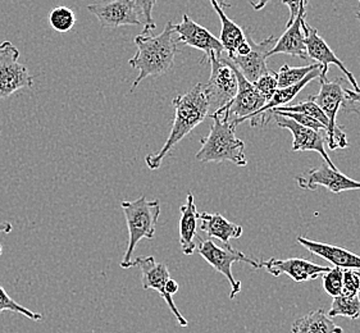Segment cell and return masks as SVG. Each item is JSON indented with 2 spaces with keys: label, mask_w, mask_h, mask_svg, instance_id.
<instances>
[{
  "label": "cell",
  "mask_w": 360,
  "mask_h": 333,
  "mask_svg": "<svg viewBox=\"0 0 360 333\" xmlns=\"http://www.w3.org/2000/svg\"><path fill=\"white\" fill-rule=\"evenodd\" d=\"M328 317H346L349 319H358L360 317V299L356 296L339 295L333 297L331 309L327 313Z\"/></svg>",
  "instance_id": "obj_25"
},
{
  "label": "cell",
  "mask_w": 360,
  "mask_h": 333,
  "mask_svg": "<svg viewBox=\"0 0 360 333\" xmlns=\"http://www.w3.org/2000/svg\"><path fill=\"white\" fill-rule=\"evenodd\" d=\"M318 67H322L319 63H313V65H304V67H290V65H282L280 71L277 73V85L278 89L282 87L292 86L297 82L303 81L313 70Z\"/></svg>",
  "instance_id": "obj_27"
},
{
  "label": "cell",
  "mask_w": 360,
  "mask_h": 333,
  "mask_svg": "<svg viewBox=\"0 0 360 333\" xmlns=\"http://www.w3.org/2000/svg\"><path fill=\"white\" fill-rule=\"evenodd\" d=\"M291 333H344V331L323 309H318L296 319L291 327Z\"/></svg>",
  "instance_id": "obj_24"
},
{
  "label": "cell",
  "mask_w": 360,
  "mask_h": 333,
  "mask_svg": "<svg viewBox=\"0 0 360 333\" xmlns=\"http://www.w3.org/2000/svg\"><path fill=\"white\" fill-rule=\"evenodd\" d=\"M20 51L11 41L0 44V99L34 85L29 70L18 62Z\"/></svg>",
  "instance_id": "obj_8"
},
{
  "label": "cell",
  "mask_w": 360,
  "mask_h": 333,
  "mask_svg": "<svg viewBox=\"0 0 360 333\" xmlns=\"http://www.w3.org/2000/svg\"><path fill=\"white\" fill-rule=\"evenodd\" d=\"M132 266L141 270V283L144 290H155L160 296L165 299L168 308L171 309L173 315L177 319L181 327H188V322L181 314L180 311L173 301L172 296L168 295L166 291V285L171 278L169 270L165 263H157L154 256H137L132 261Z\"/></svg>",
  "instance_id": "obj_11"
},
{
  "label": "cell",
  "mask_w": 360,
  "mask_h": 333,
  "mask_svg": "<svg viewBox=\"0 0 360 333\" xmlns=\"http://www.w3.org/2000/svg\"><path fill=\"white\" fill-rule=\"evenodd\" d=\"M305 15H307V6L303 4L300 6L295 20L286 25L285 32L282 34L280 39H277V43L274 45V49L269 51V57L274 54H288V56L299 57L302 59L308 58L305 35L302 26V22L305 20Z\"/></svg>",
  "instance_id": "obj_18"
},
{
  "label": "cell",
  "mask_w": 360,
  "mask_h": 333,
  "mask_svg": "<svg viewBox=\"0 0 360 333\" xmlns=\"http://www.w3.org/2000/svg\"><path fill=\"white\" fill-rule=\"evenodd\" d=\"M174 34H177V41L185 44L188 46L195 48L204 53L202 63H205L212 54L221 56L224 53V45L212 35L208 30L200 26L199 23L193 21L188 15H182V21L177 25H173Z\"/></svg>",
  "instance_id": "obj_15"
},
{
  "label": "cell",
  "mask_w": 360,
  "mask_h": 333,
  "mask_svg": "<svg viewBox=\"0 0 360 333\" xmlns=\"http://www.w3.org/2000/svg\"><path fill=\"white\" fill-rule=\"evenodd\" d=\"M246 40L250 44V51L245 56H238L230 59L233 65L238 67L240 72L245 76L246 80L250 82H255L268 72L266 60L269 57V51H272L274 45L277 43V39L274 37H269L263 41H255L252 39V29L246 27L244 30Z\"/></svg>",
  "instance_id": "obj_14"
},
{
  "label": "cell",
  "mask_w": 360,
  "mask_h": 333,
  "mask_svg": "<svg viewBox=\"0 0 360 333\" xmlns=\"http://www.w3.org/2000/svg\"><path fill=\"white\" fill-rule=\"evenodd\" d=\"M3 312L18 313V314H22L23 317L31 319V320H37V322L43 319L41 314L32 312L27 308L15 303V300L8 295L7 291L4 290V287L0 285V313Z\"/></svg>",
  "instance_id": "obj_29"
},
{
  "label": "cell",
  "mask_w": 360,
  "mask_h": 333,
  "mask_svg": "<svg viewBox=\"0 0 360 333\" xmlns=\"http://www.w3.org/2000/svg\"><path fill=\"white\" fill-rule=\"evenodd\" d=\"M173 35V23L168 21L162 34L157 37H153L150 34L135 37L137 51L129 60V63L140 73L131 87L130 93H132L145 79L163 76L172 68L174 65V56L179 51V41Z\"/></svg>",
  "instance_id": "obj_2"
},
{
  "label": "cell",
  "mask_w": 360,
  "mask_h": 333,
  "mask_svg": "<svg viewBox=\"0 0 360 333\" xmlns=\"http://www.w3.org/2000/svg\"><path fill=\"white\" fill-rule=\"evenodd\" d=\"M198 253L200 254L202 259L208 261L209 264L224 275L231 285L230 299H235L238 292L241 291V282L236 281V278L232 275V266L233 263L244 261L250 264L254 268H260V261L248 256L244 253L235 250L230 245H224V247H218L212 240H199V244L196 245Z\"/></svg>",
  "instance_id": "obj_7"
},
{
  "label": "cell",
  "mask_w": 360,
  "mask_h": 333,
  "mask_svg": "<svg viewBox=\"0 0 360 333\" xmlns=\"http://www.w3.org/2000/svg\"><path fill=\"white\" fill-rule=\"evenodd\" d=\"M172 105L174 108V118L169 136L158 152L150 154L145 158L146 166L152 171L158 169L176 144L186 138L210 113V105L204 90V84H198L191 90H188V93L176 96L173 99Z\"/></svg>",
  "instance_id": "obj_1"
},
{
  "label": "cell",
  "mask_w": 360,
  "mask_h": 333,
  "mask_svg": "<svg viewBox=\"0 0 360 333\" xmlns=\"http://www.w3.org/2000/svg\"><path fill=\"white\" fill-rule=\"evenodd\" d=\"M297 186L308 191H316L319 186L326 188L332 194L360 190V182L341 174L338 168H332L326 162L321 166L305 171L296 177Z\"/></svg>",
  "instance_id": "obj_12"
},
{
  "label": "cell",
  "mask_w": 360,
  "mask_h": 333,
  "mask_svg": "<svg viewBox=\"0 0 360 333\" xmlns=\"http://www.w3.org/2000/svg\"><path fill=\"white\" fill-rule=\"evenodd\" d=\"M210 4L216 11L222 25L219 41L224 45V51H227V58H233L236 56L238 46L245 41V32L235 22L231 21L218 0H210Z\"/></svg>",
  "instance_id": "obj_23"
},
{
  "label": "cell",
  "mask_w": 360,
  "mask_h": 333,
  "mask_svg": "<svg viewBox=\"0 0 360 333\" xmlns=\"http://www.w3.org/2000/svg\"><path fill=\"white\" fill-rule=\"evenodd\" d=\"M200 230L209 237L222 241L224 245H230L231 239H240L243 235V227L235 225L219 213H199Z\"/></svg>",
  "instance_id": "obj_22"
},
{
  "label": "cell",
  "mask_w": 360,
  "mask_h": 333,
  "mask_svg": "<svg viewBox=\"0 0 360 333\" xmlns=\"http://www.w3.org/2000/svg\"><path fill=\"white\" fill-rule=\"evenodd\" d=\"M49 22L51 27L58 32H68L76 23V15L71 8L57 7L51 11Z\"/></svg>",
  "instance_id": "obj_28"
},
{
  "label": "cell",
  "mask_w": 360,
  "mask_h": 333,
  "mask_svg": "<svg viewBox=\"0 0 360 333\" xmlns=\"http://www.w3.org/2000/svg\"><path fill=\"white\" fill-rule=\"evenodd\" d=\"M221 4H222V7L226 8H230L231 6H229V4H226V0H221Z\"/></svg>",
  "instance_id": "obj_40"
},
{
  "label": "cell",
  "mask_w": 360,
  "mask_h": 333,
  "mask_svg": "<svg viewBox=\"0 0 360 333\" xmlns=\"http://www.w3.org/2000/svg\"><path fill=\"white\" fill-rule=\"evenodd\" d=\"M321 73H322V67H318L316 70H313L303 81L297 82L296 85L277 89V91L274 93V96H272L257 113H254V115L249 118L250 122H252V124H252V127L264 126V124H268V122H266V115H268L269 110L278 108V107H282V105H288V103L292 102V100L295 99L296 95L299 94V93L303 90L304 87L307 86L308 84H310L311 81L321 77Z\"/></svg>",
  "instance_id": "obj_20"
},
{
  "label": "cell",
  "mask_w": 360,
  "mask_h": 333,
  "mask_svg": "<svg viewBox=\"0 0 360 333\" xmlns=\"http://www.w3.org/2000/svg\"><path fill=\"white\" fill-rule=\"evenodd\" d=\"M360 292V278L354 269H345L342 278V295L356 296Z\"/></svg>",
  "instance_id": "obj_33"
},
{
  "label": "cell",
  "mask_w": 360,
  "mask_h": 333,
  "mask_svg": "<svg viewBox=\"0 0 360 333\" xmlns=\"http://www.w3.org/2000/svg\"><path fill=\"white\" fill-rule=\"evenodd\" d=\"M297 242L302 244L310 253L321 256L324 261L331 263L333 267L360 270L359 255L352 253L344 247H335V245L324 244L319 241H313V240L307 239L304 236H297Z\"/></svg>",
  "instance_id": "obj_19"
},
{
  "label": "cell",
  "mask_w": 360,
  "mask_h": 333,
  "mask_svg": "<svg viewBox=\"0 0 360 333\" xmlns=\"http://www.w3.org/2000/svg\"><path fill=\"white\" fill-rule=\"evenodd\" d=\"M269 1H272V0H257V3H250V4L254 8V11H262Z\"/></svg>",
  "instance_id": "obj_39"
},
{
  "label": "cell",
  "mask_w": 360,
  "mask_h": 333,
  "mask_svg": "<svg viewBox=\"0 0 360 333\" xmlns=\"http://www.w3.org/2000/svg\"><path fill=\"white\" fill-rule=\"evenodd\" d=\"M302 26H303L304 35H305V45H307V54H308V57L314 59L317 63L322 65V73H321L319 80H326L330 65H335L336 67H339L340 70L347 76V81L354 87V91H358L360 86L358 85L356 80H355L353 73L346 68L341 59L336 57V54L328 46V44L324 41L323 37L318 35L317 30L313 29L311 26H309L305 22V20L302 22Z\"/></svg>",
  "instance_id": "obj_16"
},
{
  "label": "cell",
  "mask_w": 360,
  "mask_h": 333,
  "mask_svg": "<svg viewBox=\"0 0 360 333\" xmlns=\"http://www.w3.org/2000/svg\"><path fill=\"white\" fill-rule=\"evenodd\" d=\"M260 268L266 269V272L274 277L288 275L295 282H305V281H311L321 277L324 272L330 269V267L318 266L316 263L299 259V258H291V259L271 258L268 261H260Z\"/></svg>",
  "instance_id": "obj_17"
},
{
  "label": "cell",
  "mask_w": 360,
  "mask_h": 333,
  "mask_svg": "<svg viewBox=\"0 0 360 333\" xmlns=\"http://www.w3.org/2000/svg\"><path fill=\"white\" fill-rule=\"evenodd\" d=\"M136 4L137 9L143 15L144 21V31L143 35H150L154 30L157 29V25L153 18V9L157 3V0H134Z\"/></svg>",
  "instance_id": "obj_31"
},
{
  "label": "cell",
  "mask_w": 360,
  "mask_h": 333,
  "mask_svg": "<svg viewBox=\"0 0 360 333\" xmlns=\"http://www.w3.org/2000/svg\"><path fill=\"white\" fill-rule=\"evenodd\" d=\"M13 230V226L11 225L9 222H0V233H11ZM3 254V247L0 244V255Z\"/></svg>",
  "instance_id": "obj_38"
},
{
  "label": "cell",
  "mask_w": 360,
  "mask_h": 333,
  "mask_svg": "<svg viewBox=\"0 0 360 333\" xmlns=\"http://www.w3.org/2000/svg\"><path fill=\"white\" fill-rule=\"evenodd\" d=\"M212 65L209 81L204 85L210 105V113L230 103L238 93V77L229 58L212 54L208 59ZM209 113V115H210Z\"/></svg>",
  "instance_id": "obj_6"
},
{
  "label": "cell",
  "mask_w": 360,
  "mask_h": 333,
  "mask_svg": "<svg viewBox=\"0 0 360 333\" xmlns=\"http://www.w3.org/2000/svg\"><path fill=\"white\" fill-rule=\"evenodd\" d=\"M355 272H356V275H359L360 278V270H355Z\"/></svg>",
  "instance_id": "obj_42"
},
{
  "label": "cell",
  "mask_w": 360,
  "mask_h": 333,
  "mask_svg": "<svg viewBox=\"0 0 360 333\" xmlns=\"http://www.w3.org/2000/svg\"><path fill=\"white\" fill-rule=\"evenodd\" d=\"M359 3H360V0H359ZM356 18H358V21L360 22V9H359V12H358V13H356Z\"/></svg>",
  "instance_id": "obj_41"
},
{
  "label": "cell",
  "mask_w": 360,
  "mask_h": 333,
  "mask_svg": "<svg viewBox=\"0 0 360 333\" xmlns=\"http://www.w3.org/2000/svg\"><path fill=\"white\" fill-rule=\"evenodd\" d=\"M179 290H180V286H179V283L176 282V281L172 280V278H169V280H168V282H167L166 285L167 294H168V295H171V296H173L174 294H177V292H179Z\"/></svg>",
  "instance_id": "obj_37"
},
{
  "label": "cell",
  "mask_w": 360,
  "mask_h": 333,
  "mask_svg": "<svg viewBox=\"0 0 360 333\" xmlns=\"http://www.w3.org/2000/svg\"><path fill=\"white\" fill-rule=\"evenodd\" d=\"M276 112H290V113H304L307 116L313 117L314 119L319 121L321 124L326 126V129L328 127V119L327 117L324 116L322 109L318 107L317 104L314 102H311L310 99L308 100H302L297 104H288V105H282L278 108L272 109L268 112L266 115V122H269V119L272 118V115Z\"/></svg>",
  "instance_id": "obj_26"
},
{
  "label": "cell",
  "mask_w": 360,
  "mask_h": 333,
  "mask_svg": "<svg viewBox=\"0 0 360 333\" xmlns=\"http://www.w3.org/2000/svg\"><path fill=\"white\" fill-rule=\"evenodd\" d=\"M272 117L276 118V124L278 127L288 130L292 133L294 152H317L328 166L336 168L324 148L327 144L326 130H313L310 127L297 124L291 118L280 115H274Z\"/></svg>",
  "instance_id": "obj_13"
},
{
  "label": "cell",
  "mask_w": 360,
  "mask_h": 333,
  "mask_svg": "<svg viewBox=\"0 0 360 333\" xmlns=\"http://www.w3.org/2000/svg\"><path fill=\"white\" fill-rule=\"evenodd\" d=\"M121 208L129 230V244L121 261V268H132V255L137 244L143 239L152 240L155 235L160 203L159 200L149 202L146 196L141 195L134 202H121Z\"/></svg>",
  "instance_id": "obj_4"
},
{
  "label": "cell",
  "mask_w": 360,
  "mask_h": 333,
  "mask_svg": "<svg viewBox=\"0 0 360 333\" xmlns=\"http://www.w3.org/2000/svg\"><path fill=\"white\" fill-rule=\"evenodd\" d=\"M319 81H321L319 93L311 95L309 99L322 109L324 116L328 119V127L326 131L327 145L331 150L345 149L349 146V141L346 138L345 131L336 122V117L341 107L345 112H354L352 105L346 99L345 89L349 81L344 77H336L332 81L327 79Z\"/></svg>",
  "instance_id": "obj_5"
},
{
  "label": "cell",
  "mask_w": 360,
  "mask_h": 333,
  "mask_svg": "<svg viewBox=\"0 0 360 333\" xmlns=\"http://www.w3.org/2000/svg\"><path fill=\"white\" fill-rule=\"evenodd\" d=\"M254 86L259 90L262 94L266 98V102L274 96V93L277 91L278 85H277V73L274 71H268L263 76H260L258 80L252 82Z\"/></svg>",
  "instance_id": "obj_32"
},
{
  "label": "cell",
  "mask_w": 360,
  "mask_h": 333,
  "mask_svg": "<svg viewBox=\"0 0 360 333\" xmlns=\"http://www.w3.org/2000/svg\"><path fill=\"white\" fill-rule=\"evenodd\" d=\"M181 218L179 228H180V245L182 253L186 256H191L196 252V230L199 221V211L195 205L193 192H188L186 203L180 208Z\"/></svg>",
  "instance_id": "obj_21"
},
{
  "label": "cell",
  "mask_w": 360,
  "mask_h": 333,
  "mask_svg": "<svg viewBox=\"0 0 360 333\" xmlns=\"http://www.w3.org/2000/svg\"><path fill=\"white\" fill-rule=\"evenodd\" d=\"M209 117L213 124L208 136L200 140L202 148L196 154V160L202 163L231 162L238 166H246L245 143L236 138V127L231 124L227 109H217Z\"/></svg>",
  "instance_id": "obj_3"
},
{
  "label": "cell",
  "mask_w": 360,
  "mask_h": 333,
  "mask_svg": "<svg viewBox=\"0 0 360 333\" xmlns=\"http://www.w3.org/2000/svg\"><path fill=\"white\" fill-rule=\"evenodd\" d=\"M232 67L238 77V93L224 107L227 109L231 124L236 127L238 124L245 122L254 113H257L266 104V98L254 86L252 82L246 80L245 76L240 72L236 65L232 63Z\"/></svg>",
  "instance_id": "obj_9"
},
{
  "label": "cell",
  "mask_w": 360,
  "mask_h": 333,
  "mask_svg": "<svg viewBox=\"0 0 360 333\" xmlns=\"http://www.w3.org/2000/svg\"><path fill=\"white\" fill-rule=\"evenodd\" d=\"M87 11L99 20L103 29L115 30L144 23L134 0H104L87 6Z\"/></svg>",
  "instance_id": "obj_10"
},
{
  "label": "cell",
  "mask_w": 360,
  "mask_h": 333,
  "mask_svg": "<svg viewBox=\"0 0 360 333\" xmlns=\"http://www.w3.org/2000/svg\"><path fill=\"white\" fill-rule=\"evenodd\" d=\"M323 280V289L330 296L336 297L342 294V278L344 269L335 267L330 268L321 275Z\"/></svg>",
  "instance_id": "obj_30"
},
{
  "label": "cell",
  "mask_w": 360,
  "mask_h": 333,
  "mask_svg": "<svg viewBox=\"0 0 360 333\" xmlns=\"http://www.w3.org/2000/svg\"><path fill=\"white\" fill-rule=\"evenodd\" d=\"M282 3L285 4V6H288V11H290V17H288V23H291V22L295 20L296 15L299 13V9H300V6H308V3H309V0H282Z\"/></svg>",
  "instance_id": "obj_35"
},
{
  "label": "cell",
  "mask_w": 360,
  "mask_h": 333,
  "mask_svg": "<svg viewBox=\"0 0 360 333\" xmlns=\"http://www.w3.org/2000/svg\"><path fill=\"white\" fill-rule=\"evenodd\" d=\"M346 99L349 104L352 105V108L354 109V112H358V109L355 107V104H360V89L358 91H353L350 90L349 87L346 86L345 89Z\"/></svg>",
  "instance_id": "obj_36"
},
{
  "label": "cell",
  "mask_w": 360,
  "mask_h": 333,
  "mask_svg": "<svg viewBox=\"0 0 360 333\" xmlns=\"http://www.w3.org/2000/svg\"><path fill=\"white\" fill-rule=\"evenodd\" d=\"M274 115H280V116L288 117V118H291V119H294L295 122L297 124H303V126H307V127H310V129H313V130H326V126L324 124H321L319 121L317 119H314L313 117L307 116V115H304V113H290V112H276ZM272 115V116H274Z\"/></svg>",
  "instance_id": "obj_34"
}]
</instances>
